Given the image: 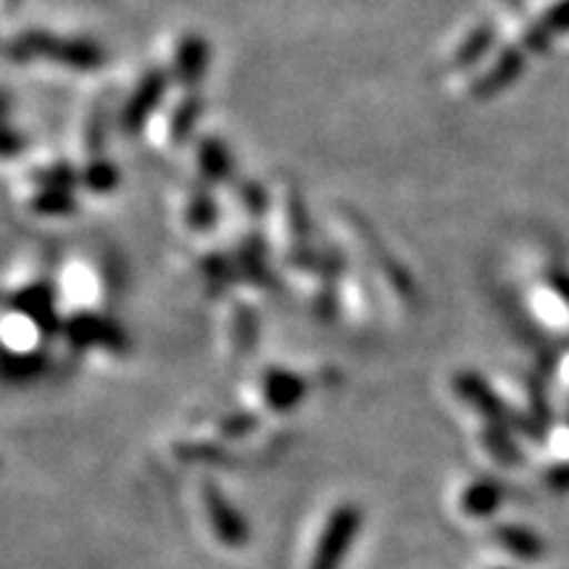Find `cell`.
Instances as JSON below:
<instances>
[{
  "mask_svg": "<svg viewBox=\"0 0 569 569\" xmlns=\"http://www.w3.org/2000/svg\"><path fill=\"white\" fill-rule=\"evenodd\" d=\"M174 224L188 234H206L222 222V206H219L217 190L209 184L188 180L174 190L172 198Z\"/></svg>",
  "mask_w": 569,
  "mask_h": 569,
  "instance_id": "cell-8",
  "label": "cell"
},
{
  "mask_svg": "<svg viewBox=\"0 0 569 569\" xmlns=\"http://www.w3.org/2000/svg\"><path fill=\"white\" fill-rule=\"evenodd\" d=\"M498 538H501V543L507 546L511 553H517V557H522V559H538L540 553H543V543H540V538L536 536V532H530L525 528L507 525V528L498 530Z\"/></svg>",
  "mask_w": 569,
  "mask_h": 569,
  "instance_id": "cell-20",
  "label": "cell"
},
{
  "mask_svg": "<svg viewBox=\"0 0 569 569\" xmlns=\"http://www.w3.org/2000/svg\"><path fill=\"white\" fill-rule=\"evenodd\" d=\"M53 325L42 322L40 317L30 315V311L19 309V306H9L3 315V343L9 351V365L11 361H27V359H40L46 338L51 336Z\"/></svg>",
  "mask_w": 569,
  "mask_h": 569,
  "instance_id": "cell-15",
  "label": "cell"
},
{
  "mask_svg": "<svg viewBox=\"0 0 569 569\" xmlns=\"http://www.w3.org/2000/svg\"><path fill=\"white\" fill-rule=\"evenodd\" d=\"M501 501V488L493 480H478L472 482L465 493H461V509L475 517H486L498 507Z\"/></svg>",
  "mask_w": 569,
  "mask_h": 569,
  "instance_id": "cell-19",
  "label": "cell"
},
{
  "mask_svg": "<svg viewBox=\"0 0 569 569\" xmlns=\"http://www.w3.org/2000/svg\"><path fill=\"white\" fill-rule=\"evenodd\" d=\"M259 343V315L246 298L232 296L219 315V348L230 359H246Z\"/></svg>",
  "mask_w": 569,
  "mask_h": 569,
  "instance_id": "cell-10",
  "label": "cell"
},
{
  "mask_svg": "<svg viewBox=\"0 0 569 569\" xmlns=\"http://www.w3.org/2000/svg\"><path fill=\"white\" fill-rule=\"evenodd\" d=\"M361 528V509L353 503H343L327 519L322 538H319L317 553L309 569H338L343 565L348 549H351L356 532Z\"/></svg>",
  "mask_w": 569,
  "mask_h": 569,
  "instance_id": "cell-14",
  "label": "cell"
},
{
  "mask_svg": "<svg viewBox=\"0 0 569 569\" xmlns=\"http://www.w3.org/2000/svg\"><path fill=\"white\" fill-rule=\"evenodd\" d=\"M203 498H206V509H209V517H211L213 530H217L219 540H224V543H230V546L246 543L248 528H246L243 517H240L238 511H234L230 503L224 501V496L219 493L213 486H206Z\"/></svg>",
  "mask_w": 569,
  "mask_h": 569,
  "instance_id": "cell-18",
  "label": "cell"
},
{
  "mask_svg": "<svg viewBox=\"0 0 569 569\" xmlns=\"http://www.w3.org/2000/svg\"><path fill=\"white\" fill-rule=\"evenodd\" d=\"M538 24L543 27L549 38L559 32H569V0H557V3H551L549 9L538 17Z\"/></svg>",
  "mask_w": 569,
  "mask_h": 569,
  "instance_id": "cell-21",
  "label": "cell"
},
{
  "mask_svg": "<svg viewBox=\"0 0 569 569\" xmlns=\"http://www.w3.org/2000/svg\"><path fill=\"white\" fill-rule=\"evenodd\" d=\"M382 309L375 284L359 267H346L338 284V311L356 327L377 322V311Z\"/></svg>",
  "mask_w": 569,
  "mask_h": 569,
  "instance_id": "cell-16",
  "label": "cell"
},
{
  "mask_svg": "<svg viewBox=\"0 0 569 569\" xmlns=\"http://www.w3.org/2000/svg\"><path fill=\"white\" fill-rule=\"evenodd\" d=\"M190 180L222 190L234 180V161L227 142L219 134H198L188 146Z\"/></svg>",
  "mask_w": 569,
  "mask_h": 569,
  "instance_id": "cell-13",
  "label": "cell"
},
{
  "mask_svg": "<svg viewBox=\"0 0 569 569\" xmlns=\"http://www.w3.org/2000/svg\"><path fill=\"white\" fill-rule=\"evenodd\" d=\"M53 296L61 319L101 315L109 298V277L98 261L71 256L53 277Z\"/></svg>",
  "mask_w": 569,
  "mask_h": 569,
  "instance_id": "cell-3",
  "label": "cell"
},
{
  "mask_svg": "<svg viewBox=\"0 0 569 569\" xmlns=\"http://www.w3.org/2000/svg\"><path fill=\"white\" fill-rule=\"evenodd\" d=\"M203 111V98L198 96L196 88H172L163 98L153 117L148 119L146 134L148 142L159 151H177V148L190 146L198 119Z\"/></svg>",
  "mask_w": 569,
  "mask_h": 569,
  "instance_id": "cell-4",
  "label": "cell"
},
{
  "mask_svg": "<svg viewBox=\"0 0 569 569\" xmlns=\"http://www.w3.org/2000/svg\"><path fill=\"white\" fill-rule=\"evenodd\" d=\"M206 61H209V46L196 32H174L163 42V74L169 77L172 88H196L201 80Z\"/></svg>",
  "mask_w": 569,
  "mask_h": 569,
  "instance_id": "cell-9",
  "label": "cell"
},
{
  "mask_svg": "<svg viewBox=\"0 0 569 569\" xmlns=\"http://www.w3.org/2000/svg\"><path fill=\"white\" fill-rule=\"evenodd\" d=\"M530 315L549 330H569V282H557L553 277L540 280L528 293Z\"/></svg>",
  "mask_w": 569,
  "mask_h": 569,
  "instance_id": "cell-17",
  "label": "cell"
},
{
  "mask_svg": "<svg viewBox=\"0 0 569 569\" xmlns=\"http://www.w3.org/2000/svg\"><path fill=\"white\" fill-rule=\"evenodd\" d=\"M525 67V51L522 48L511 46V42H498L496 51L488 56L480 67H475L467 74L453 77L459 82L461 98L467 101H482V98L496 96L498 90L509 88L511 80Z\"/></svg>",
  "mask_w": 569,
  "mask_h": 569,
  "instance_id": "cell-6",
  "label": "cell"
},
{
  "mask_svg": "<svg viewBox=\"0 0 569 569\" xmlns=\"http://www.w3.org/2000/svg\"><path fill=\"white\" fill-rule=\"evenodd\" d=\"M336 243L343 256H356V267L369 277L380 296L382 309L393 315H409L417 309V290L407 267L396 259L393 251L377 238L372 227L351 211L332 213Z\"/></svg>",
  "mask_w": 569,
  "mask_h": 569,
  "instance_id": "cell-1",
  "label": "cell"
},
{
  "mask_svg": "<svg viewBox=\"0 0 569 569\" xmlns=\"http://www.w3.org/2000/svg\"><path fill=\"white\" fill-rule=\"evenodd\" d=\"M261 230H264L261 234H264L269 253L277 256L282 264L315 246L311 243L309 213H306V203L293 182L282 180L274 188H269V206Z\"/></svg>",
  "mask_w": 569,
  "mask_h": 569,
  "instance_id": "cell-2",
  "label": "cell"
},
{
  "mask_svg": "<svg viewBox=\"0 0 569 569\" xmlns=\"http://www.w3.org/2000/svg\"><path fill=\"white\" fill-rule=\"evenodd\" d=\"M251 396L259 398V403L267 411L274 415H284V411L296 409L306 396V380L301 375H296L293 369H284L277 365H267L248 380Z\"/></svg>",
  "mask_w": 569,
  "mask_h": 569,
  "instance_id": "cell-12",
  "label": "cell"
},
{
  "mask_svg": "<svg viewBox=\"0 0 569 569\" xmlns=\"http://www.w3.org/2000/svg\"><path fill=\"white\" fill-rule=\"evenodd\" d=\"M19 61H53L56 67L88 71L101 67V51L88 40L56 38L48 32H27L11 42Z\"/></svg>",
  "mask_w": 569,
  "mask_h": 569,
  "instance_id": "cell-5",
  "label": "cell"
},
{
  "mask_svg": "<svg viewBox=\"0 0 569 569\" xmlns=\"http://www.w3.org/2000/svg\"><path fill=\"white\" fill-rule=\"evenodd\" d=\"M172 90V82L163 74V69H148L138 82L132 84V90L127 92V98L119 106L117 122L124 132H142L146 130L148 119L153 117V111L159 109L163 98Z\"/></svg>",
  "mask_w": 569,
  "mask_h": 569,
  "instance_id": "cell-11",
  "label": "cell"
},
{
  "mask_svg": "<svg viewBox=\"0 0 569 569\" xmlns=\"http://www.w3.org/2000/svg\"><path fill=\"white\" fill-rule=\"evenodd\" d=\"M501 42L498 27L493 19H475L467 21L465 27H459L451 34V40L443 46V67L451 71V77H461L475 67H480L490 53L496 51V46Z\"/></svg>",
  "mask_w": 569,
  "mask_h": 569,
  "instance_id": "cell-7",
  "label": "cell"
}]
</instances>
